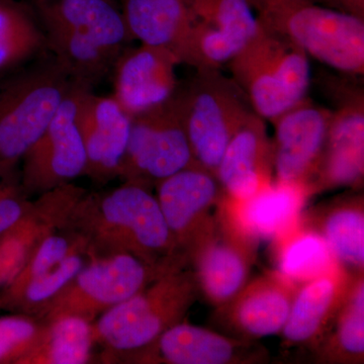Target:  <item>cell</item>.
I'll use <instances>...</instances> for the list:
<instances>
[{"label":"cell","instance_id":"1","mask_svg":"<svg viewBox=\"0 0 364 364\" xmlns=\"http://www.w3.org/2000/svg\"><path fill=\"white\" fill-rule=\"evenodd\" d=\"M85 242L90 257L128 254L153 265H186L156 196L123 182L109 191H86L63 229Z\"/></svg>","mask_w":364,"mask_h":364},{"label":"cell","instance_id":"2","mask_svg":"<svg viewBox=\"0 0 364 364\" xmlns=\"http://www.w3.org/2000/svg\"><path fill=\"white\" fill-rule=\"evenodd\" d=\"M50 54L74 82L93 86L112 75L134 40L119 0L32 2Z\"/></svg>","mask_w":364,"mask_h":364},{"label":"cell","instance_id":"3","mask_svg":"<svg viewBox=\"0 0 364 364\" xmlns=\"http://www.w3.org/2000/svg\"><path fill=\"white\" fill-rule=\"evenodd\" d=\"M191 267L172 270L102 314L93 322L102 359L129 360L170 328L182 322L198 299Z\"/></svg>","mask_w":364,"mask_h":364},{"label":"cell","instance_id":"4","mask_svg":"<svg viewBox=\"0 0 364 364\" xmlns=\"http://www.w3.org/2000/svg\"><path fill=\"white\" fill-rule=\"evenodd\" d=\"M260 25L340 73L364 74V20L314 0H251Z\"/></svg>","mask_w":364,"mask_h":364},{"label":"cell","instance_id":"5","mask_svg":"<svg viewBox=\"0 0 364 364\" xmlns=\"http://www.w3.org/2000/svg\"><path fill=\"white\" fill-rule=\"evenodd\" d=\"M228 64L254 112L270 123L306 98L312 82L308 54L260 23L252 39Z\"/></svg>","mask_w":364,"mask_h":364},{"label":"cell","instance_id":"6","mask_svg":"<svg viewBox=\"0 0 364 364\" xmlns=\"http://www.w3.org/2000/svg\"><path fill=\"white\" fill-rule=\"evenodd\" d=\"M72 85L47 51L33 65L0 83V165L18 166L51 123Z\"/></svg>","mask_w":364,"mask_h":364},{"label":"cell","instance_id":"7","mask_svg":"<svg viewBox=\"0 0 364 364\" xmlns=\"http://www.w3.org/2000/svg\"><path fill=\"white\" fill-rule=\"evenodd\" d=\"M179 83L174 97L188 135L193 162L217 177L228 144L254 112L245 93L220 69H196Z\"/></svg>","mask_w":364,"mask_h":364},{"label":"cell","instance_id":"8","mask_svg":"<svg viewBox=\"0 0 364 364\" xmlns=\"http://www.w3.org/2000/svg\"><path fill=\"white\" fill-rule=\"evenodd\" d=\"M186 265H153L128 254L90 257L85 267L36 318L47 323L62 317L95 322L122 301L172 270Z\"/></svg>","mask_w":364,"mask_h":364},{"label":"cell","instance_id":"9","mask_svg":"<svg viewBox=\"0 0 364 364\" xmlns=\"http://www.w3.org/2000/svg\"><path fill=\"white\" fill-rule=\"evenodd\" d=\"M259 241L241 222L235 203L223 195L188 256L198 294L210 306L225 305L247 284Z\"/></svg>","mask_w":364,"mask_h":364},{"label":"cell","instance_id":"10","mask_svg":"<svg viewBox=\"0 0 364 364\" xmlns=\"http://www.w3.org/2000/svg\"><path fill=\"white\" fill-rule=\"evenodd\" d=\"M343 75L328 74L321 81L334 109L324 152L306 186L310 198L340 188L363 189L364 91L355 76Z\"/></svg>","mask_w":364,"mask_h":364},{"label":"cell","instance_id":"11","mask_svg":"<svg viewBox=\"0 0 364 364\" xmlns=\"http://www.w3.org/2000/svg\"><path fill=\"white\" fill-rule=\"evenodd\" d=\"M195 164L176 97L132 117L119 178L152 189Z\"/></svg>","mask_w":364,"mask_h":364},{"label":"cell","instance_id":"12","mask_svg":"<svg viewBox=\"0 0 364 364\" xmlns=\"http://www.w3.org/2000/svg\"><path fill=\"white\" fill-rule=\"evenodd\" d=\"M81 85L73 81L51 123L21 159V183L28 198L71 183L85 174V145L76 123Z\"/></svg>","mask_w":364,"mask_h":364},{"label":"cell","instance_id":"13","mask_svg":"<svg viewBox=\"0 0 364 364\" xmlns=\"http://www.w3.org/2000/svg\"><path fill=\"white\" fill-rule=\"evenodd\" d=\"M299 287L277 270L263 273L215 308L210 321L235 338L257 341L280 334Z\"/></svg>","mask_w":364,"mask_h":364},{"label":"cell","instance_id":"14","mask_svg":"<svg viewBox=\"0 0 364 364\" xmlns=\"http://www.w3.org/2000/svg\"><path fill=\"white\" fill-rule=\"evenodd\" d=\"M330 119L331 109L306 97L272 122L275 181L306 191L324 152Z\"/></svg>","mask_w":364,"mask_h":364},{"label":"cell","instance_id":"15","mask_svg":"<svg viewBox=\"0 0 364 364\" xmlns=\"http://www.w3.org/2000/svg\"><path fill=\"white\" fill-rule=\"evenodd\" d=\"M129 360L148 364H258L269 363L270 358L257 341L235 338L183 320Z\"/></svg>","mask_w":364,"mask_h":364},{"label":"cell","instance_id":"16","mask_svg":"<svg viewBox=\"0 0 364 364\" xmlns=\"http://www.w3.org/2000/svg\"><path fill=\"white\" fill-rule=\"evenodd\" d=\"M132 117L112 97H100L90 86L81 85L76 123L86 154L85 176L97 186L119 178Z\"/></svg>","mask_w":364,"mask_h":364},{"label":"cell","instance_id":"17","mask_svg":"<svg viewBox=\"0 0 364 364\" xmlns=\"http://www.w3.org/2000/svg\"><path fill=\"white\" fill-rule=\"evenodd\" d=\"M155 188L172 238L188 260L224 195L219 181L208 170L193 164L163 179Z\"/></svg>","mask_w":364,"mask_h":364},{"label":"cell","instance_id":"18","mask_svg":"<svg viewBox=\"0 0 364 364\" xmlns=\"http://www.w3.org/2000/svg\"><path fill=\"white\" fill-rule=\"evenodd\" d=\"M86 191L71 182L42 193L13 226L0 234V291L16 279L48 236L63 229L72 208Z\"/></svg>","mask_w":364,"mask_h":364},{"label":"cell","instance_id":"19","mask_svg":"<svg viewBox=\"0 0 364 364\" xmlns=\"http://www.w3.org/2000/svg\"><path fill=\"white\" fill-rule=\"evenodd\" d=\"M179 64L171 52L162 48L146 44L128 48L112 70V97L131 117L154 109L176 92Z\"/></svg>","mask_w":364,"mask_h":364},{"label":"cell","instance_id":"20","mask_svg":"<svg viewBox=\"0 0 364 364\" xmlns=\"http://www.w3.org/2000/svg\"><path fill=\"white\" fill-rule=\"evenodd\" d=\"M223 193L235 203L250 200L274 181L272 140L252 112L232 136L217 170Z\"/></svg>","mask_w":364,"mask_h":364},{"label":"cell","instance_id":"21","mask_svg":"<svg viewBox=\"0 0 364 364\" xmlns=\"http://www.w3.org/2000/svg\"><path fill=\"white\" fill-rule=\"evenodd\" d=\"M353 275L339 267L299 284L280 332L284 348L309 353L316 348L331 327Z\"/></svg>","mask_w":364,"mask_h":364},{"label":"cell","instance_id":"22","mask_svg":"<svg viewBox=\"0 0 364 364\" xmlns=\"http://www.w3.org/2000/svg\"><path fill=\"white\" fill-rule=\"evenodd\" d=\"M301 224L325 241L345 272L364 273V196L360 189H351L303 212Z\"/></svg>","mask_w":364,"mask_h":364},{"label":"cell","instance_id":"23","mask_svg":"<svg viewBox=\"0 0 364 364\" xmlns=\"http://www.w3.org/2000/svg\"><path fill=\"white\" fill-rule=\"evenodd\" d=\"M132 38L188 60L196 23L191 0H119Z\"/></svg>","mask_w":364,"mask_h":364},{"label":"cell","instance_id":"24","mask_svg":"<svg viewBox=\"0 0 364 364\" xmlns=\"http://www.w3.org/2000/svg\"><path fill=\"white\" fill-rule=\"evenodd\" d=\"M309 198L304 186L274 181L250 200L234 203L250 233L274 241L296 228Z\"/></svg>","mask_w":364,"mask_h":364},{"label":"cell","instance_id":"25","mask_svg":"<svg viewBox=\"0 0 364 364\" xmlns=\"http://www.w3.org/2000/svg\"><path fill=\"white\" fill-rule=\"evenodd\" d=\"M321 364L364 363V273L354 274L331 327L311 352Z\"/></svg>","mask_w":364,"mask_h":364},{"label":"cell","instance_id":"26","mask_svg":"<svg viewBox=\"0 0 364 364\" xmlns=\"http://www.w3.org/2000/svg\"><path fill=\"white\" fill-rule=\"evenodd\" d=\"M46 51L44 31L32 4L0 0V74L14 70Z\"/></svg>","mask_w":364,"mask_h":364},{"label":"cell","instance_id":"27","mask_svg":"<svg viewBox=\"0 0 364 364\" xmlns=\"http://www.w3.org/2000/svg\"><path fill=\"white\" fill-rule=\"evenodd\" d=\"M272 256L275 270L299 286L340 267L325 241L301 220L291 231L272 241Z\"/></svg>","mask_w":364,"mask_h":364},{"label":"cell","instance_id":"28","mask_svg":"<svg viewBox=\"0 0 364 364\" xmlns=\"http://www.w3.org/2000/svg\"><path fill=\"white\" fill-rule=\"evenodd\" d=\"M93 323L62 317L45 323L40 341L21 364H85L92 360Z\"/></svg>","mask_w":364,"mask_h":364},{"label":"cell","instance_id":"29","mask_svg":"<svg viewBox=\"0 0 364 364\" xmlns=\"http://www.w3.org/2000/svg\"><path fill=\"white\" fill-rule=\"evenodd\" d=\"M196 23L230 54L236 56L257 32L251 0H191Z\"/></svg>","mask_w":364,"mask_h":364},{"label":"cell","instance_id":"30","mask_svg":"<svg viewBox=\"0 0 364 364\" xmlns=\"http://www.w3.org/2000/svg\"><path fill=\"white\" fill-rule=\"evenodd\" d=\"M90 259L85 244L74 249L61 262L28 282L14 296L0 299V310L35 317Z\"/></svg>","mask_w":364,"mask_h":364},{"label":"cell","instance_id":"31","mask_svg":"<svg viewBox=\"0 0 364 364\" xmlns=\"http://www.w3.org/2000/svg\"><path fill=\"white\" fill-rule=\"evenodd\" d=\"M82 244H85V242L65 230H59L48 236L36 248L16 279L0 291V299L9 298L20 291L26 284L56 267L74 249Z\"/></svg>","mask_w":364,"mask_h":364},{"label":"cell","instance_id":"32","mask_svg":"<svg viewBox=\"0 0 364 364\" xmlns=\"http://www.w3.org/2000/svg\"><path fill=\"white\" fill-rule=\"evenodd\" d=\"M44 329L45 323L33 316L14 313L0 317V364H21Z\"/></svg>","mask_w":364,"mask_h":364},{"label":"cell","instance_id":"33","mask_svg":"<svg viewBox=\"0 0 364 364\" xmlns=\"http://www.w3.org/2000/svg\"><path fill=\"white\" fill-rule=\"evenodd\" d=\"M314 1L364 20V0H314Z\"/></svg>","mask_w":364,"mask_h":364},{"label":"cell","instance_id":"34","mask_svg":"<svg viewBox=\"0 0 364 364\" xmlns=\"http://www.w3.org/2000/svg\"><path fill=\"white\" fill-rule=\"evenodd\" d=\"M18 169V166H4V165H0V178L4 176V174L9 173V172L13 171V170Z\"/></svg>","mask_w":364,"mask_h":364},{"label":"cell","instance_id":"35","mask_svg":"<svg viewBox=\"0 0 364 364\" xmlns=\"http://www.w3.org/2000/svg\"><path fill=\"white\" fill-rule=\"evenodd\" d=\"M39 1V0H31V2Z\"/></svg>","mask_w":364,"mask_h":364}]
</instances>
